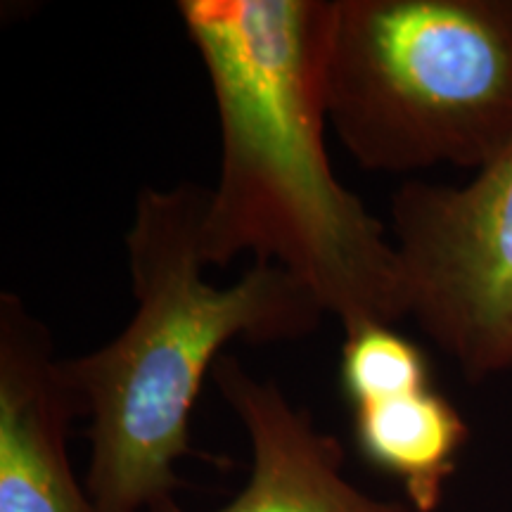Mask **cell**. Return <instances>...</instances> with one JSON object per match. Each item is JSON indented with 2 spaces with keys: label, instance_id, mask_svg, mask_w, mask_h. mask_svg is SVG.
<instances>
[{
  "label": "cell",
  "instance_id": "obj_3",
  "mask_svg": "<svg viewBox=\"0 0 512 512\" xmlns=\"http://www.w3.org/2000/svg\"><path fill=\"white\" fill-rule=\"evenodd\" d=\"M328 124L366 171H482L512 145V0H335Z\"/></svg>",
  "mask_w": 512,
  "mask_h": 512
},
{
  "label": "cell",
  "instance_id": "obj_6",
  "mask_svg": "<svg viewBox=\"0 0 512 512\" xmlns=\"http://www.w3.org/2000/svg\"><path fill=\"white\" fill-rule=\"evenodd\" d=\"M214 382L252 446L247 484L214 512H413L406 501H380L344 477V446L320 432L271 380H256L235 356L216 361ZM150 512H188L176 498Z\"/></svg>",
  "mask_w": 512,
  "mask_h": 512
},
{
  "label": "cell",
  "instance_id": "obj_8",
  "mask_svg": "<svg viewBox=\"0 0 512 512\" xmlns=\"http://www.w3.org/2000/svg\"><path fill=\"white\" fill-rule=\"evenodd\" d=\"M339 380L349 406L380 396L432 387V368L413 339L392 325H363L347 332Z\"/></svg>",
  "mask_w": 512,
  "mask_h": 512
},
{
  "label": "cell",
  "instance_id": "obj_7",
  "mask_svg": "<svg viewBox=\"0 0 512 512\" xmlns=\"http://www.w3.org/2000/svg\"><path fill=\"white\" fill-rule=\"evenodd\" d=\"M356 451L399 479L413 512H434L470 437L463 415L432 387L351 406Z\"/></svg>",
  "mask_w": 512,
  "mask_h": 512
},
{
  "label": "cell",
  "instance_id": "obj_4",
  "mask_svg": "<svg viewBox=\"0 0 512 512\" xmlns=\"http://www.w3.org/2000/svg\"><path fill=\"white\" fill-rule=\"evenodd\" d=\"M389 211L408 316L470 382L512 373V145L460 188L403 183Z\"/></svg>",
  "mask_w": 512,
  "mask_h": 512
},
{
  "label": "cell",
  "instance_id": "obj_5",
  "mask_svg": "<svg viewBox=\"0 0 512 512\" xmlns=\"http://www.w3.org/2000/svg\"><path fill=\"white\" fill-rule=\"evenodd\" d=\"M83 415L53 335L17 294H0V512H100L69 460Z\"/></svg>",
  "mask_w": 512,
  "mask_h": 512
},
{
  "label": "cell",
  "instance_id": "obj_1",
  "mask_svg": "<svg viewBox=\"0 0 512 512\" xmlns=\"http://www.w3.org/2000/svg\"><path fill=\"white\" fill-rule=\"evenodd\" d=\"M221 126V174L202 221L204 266L254 254L316 294L344 335L408 316L387 228L337 181L325 150L335 0H181Z\"/></svg>",
  "mask_w": 512,
  "mask_h": 512
},
{
  "label": "cell",
  "instance_id": "obj_2",
  "mask_svg": "<svg viewBox=\"0 0 512 512\" xmlns=\"http://www.w3.org/2000/svg\"><path fill=\"white\" fill-rule=\"evenodd\" d=\"M209 188H143L126 235L136 313L119 337L64 361L91 415L86 489L100 512H150L176 498V463L192 453L190 413L230 339L268 344L316 332L325 309L278 266L254 264L238 283L202 278Z\"/></svg>",
  "mask_w": 512,
  "mask_h": 512
}]
</instances>
